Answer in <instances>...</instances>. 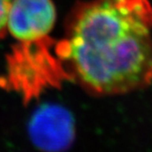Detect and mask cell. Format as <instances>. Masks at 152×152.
<instances>
[{"label":"cell","instance_id":"cell-1","mask_svg":"<svg viewBox=\"0 0 152 152\" xmlns=\"http://www.w3.org/2000/svg\"><path fill=\"white\" fill-rule=\"evenodd\" d=\"M68 78L96 96L124 94L152 83L149 0H89L76 6L57 43Z\"/></svg>","mask_w":152,"mask_h":152},{"label":"cell","instance_id":"cell-2","mask_svg":"<svg viewBox=\"0 0 152 152\" xmlns=\"http://www.w3.org/2000/svg\"><path fill=\"white\" fill-rule=\"evenodd\" d=\"M52 47L50 38L21 43L8 61L7 75L1 84L18 93L28 103L45 88L69 80L58 51L55 56L50 54Z\"/></svg>","mask_w":152,"mask_h":152},{"label":"cell","instance_id":"cell-3","mask_svg":"<svg viewBox=\"0 0 152 152\" xmlns=\"http://www.w3.org/2000/svg\"><path fill=\"white\" fill-rule=\"evenodd\" d=\"M28 135L34 146L43 152H65L75 138L72 115L60 104H43L30 117Z\"/></svg>","mask_w":152,"mask_h":152},{"label":"cell","instance_id":"cell-4","mask_svg":"<svg viewBox=\"0 0 152 152\" xmlns=\"http://www.w3.org/2000/svg\"><path fill=\"white\" fill-rule=\"evenodd\" d=\"M56 17L52 0H13L7 29L21 43L41 40L49 38Z\"/></svg>","mask_w":152,"mask_h":152},{"label":"cell","instance_id":"cell-5","mask_svg":"<svg viewBox=\"0 0 152 152\" xmlns=\"http://www.w3.org/2000/svg\"><path fill=\"white\" fill-rule=\"evenodd\" d=\"M13 0H0V36L7 29V21Z\"/></svg>","mask_w":152,"mask_h":152}]
</instances>
